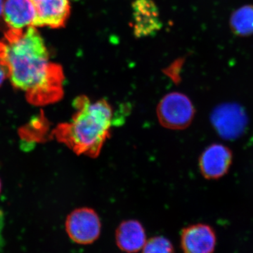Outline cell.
<instances>
[{
    "mask_svg": "<svg viewBox=\"0 0 253 253\" xmlns=\"http://www.w3.org/2000/svg\"><path fill=\"white\" fill-rule=\"evenodd\" d=\"M4 0H0V18L2 16L3 6H4Z\"/></svg>",
    "mask_w": 253,
    "mask_h": 253,
    "instance_id": "2e32d148",
    "label": "cell"
},
{
    "mask_svg": "<svg viewBox=\"0 0 253 253\" xmlns=\"http://www.w3.org/2000/svg\"><path fill=\"white\" fill-rule=\"evenodd\" d=\"M142 253H175L174 246L167 238L164 236H154L146 241Z\"/></svg>",
    "mask_w": 253,
    "mask_h": 253,
    "instance_id": "5bb4252c",
    "label": "cell"
},
{
    "mask_svg": "<svg viewBox=\"0 0 253 253\" xmlns=\"http://www.w3.org/2000/svg\"><path fill=\"white\" fill-rule=\"evenodd\" d=\"M232 163V153L224 145L208 146L200 158L201 173L208 179H217L227 173Z\"/></svg>",
    "mask_w": 253,
    "mask_h": 253,
    "instance_id": "9c48e42d",
    "label": "cell"
},
{
    "mask_svg": "<svg viewBox=\"0 0 253 253\" xmlns=\"http://www.w3.org/2000/svg\"><path fill=\"white\" fill-rule=\"evenodd\" d=\"M231 31L239 37L253 35V5L241 6L231 15L229 20Z\"/></svg>",
    "mask_w": 253,
    "mask_h": 253,
    "instance_id": "4fadbf2b",
    "label": "cell"
},
{
    "mask_svg": "<svg viewBox=\"0 0 253 253\" xmlns=\"http://www.w3.org/2000/svg\"><path fill=\"white\" fill-rule=\"evenodd\" d=\"M6 79H8V78L6 71H5L4 68L0 64V87L2 85L5 80Z\"/></svg>",
    "mask_w": 253,
    "mask_h": 253,
    "instance_id": "9a60e30c",
    "label": "cell"
},
{
    "mask_svg": "<svg viewBox=\"0 0 253 253\" xmlns=\"http://www.w3.org/2000/svg\"><path fill=\"white\" fill-rule=\"evenodd\" d=\"M36 12L33 26L64 28L71 16L70 0H31Z\"/></svg>",
    "mask_w": 253,
    "mask_h": 253,
    "instance_id": "8992f818",
    "label": "cell"
},
{
    "mask_svg": "<svg viewBox=\"0 0 253 253\" xmlns=\"http://www.w3.org/2000/svg\"><path fill=\"white\" fill-rule=\"evenodd\" d=\"M1 18L7 30L22 31L33 26L36 12L31 0H4Z\"/></svg>",
    "mask_w": 253,
    "mask_h": 253,
    "instance_id": "8fae6325",
    "label": "cell"
},
{
    "mask_svg": "<svg viewBox=\"0 0 253 253\" xmlns=\"http://www.w3.org/2000/svg\"><path fill=\"white\" fill-rule=\"evenodd\" d=\"M115 238L118 249L126 253L139 252L147 241L144 226L135 219L122 221L116 229Z\"/></svg>",
    "mask_w": 253,
    "mask_h": 253,
    "instance_id": "7c38bea8",
    "label": "cell"
},
{
    "mask_svg": "<svg viewBox=\"0 0 253 253\" xmlns=\"http://www.w3.org/2000/svg\"><path fill=\"white\" fill-rule=\"evenodd\" d=\"M66 231L76 244L90 245L101 235V220L97 213L91 208H78L68 214Z\"/></svg>",
    "mask_w": 253,
    "mask_h": 253,
    "instance_id": "277c9868",
    "label": "cell"
},
{
    "mask_svg": "<svg viewBox=\"0 0 253 253\" xmlns=\"http://www.w3.org/2000/svg\"><path fill=\"white\" fill-rule=\"evenodd\" d=\"M64 73L62 66L53 63L49 74L41 84L26 93V99L35 106H44L57 102L63 96Z\"/></svg>",
    "mask_w": 253,
    "mask_h": 253,
    "instance_id": "52a82bcc",
    "label": "cell"
},
{
    "mask_svg": "<svg viewBox=\"0 0 253 253\" xmlns=\"http://www.w3.org/2000/svg\"><path fill=\"white\" fill-rule=\"evenodd\" d=\"M211 122L219 135L226 139H235L244 132L248 118L241 106L236 104H224L214 109Z\"/></svg>",
    "mask_w": 253,
    "mask_h": 253,
    "instance_id": "5b68a950",
    "label": "cell"
},
{
    "mask_svg": "<svg viewBox=\"0 0 253 253\" xmlns=\"http://www.w3.org/2000/svg\"><path fill=\"white\" fill-rule=\"evenodd\" d=\"M194 115V105L182 93H169L158 105V121L161 126L168 129H185L191 125Z\"/></svg>",
    "mask_w": 253,
    "mask_h": 253,
    "instance_id": "3957f363",
    "label": "cell"
},
{
    "mask_svg": "<svg viewBox=\"0 0 253 253\" xmlns=\"http://www.w3.org/2000/svg\"><path fill=\"white\" fill-rule=\"evenodd\" d=\"M73 106L76 111L71 122L59 125L53 134L76 154L96 158L110 136L112 107L106 100L92 102L86 96H78Z\"/></svg>",
    "mask_w": 253,
    "mask_h": 253,
    "instance_id": "7a4b0ae2",
    "label": "cell"
},
{
    "mask_svg": "<svg viewBox=\"0 0 253 253\" xmlns=\"http://www.w3.org/2000/svg\"><path fill=\"white\" fill-rule=\"evenodd\" d=\"M53 62L44 39L34 26L6 30L0 41V64L15 89L27 93L49 74Z\"/></svg>",
    "mask_w": 253,
    "mask_h": 253,
    "instance_id": "6da1fadb",
    "label": "cell"
},
{
    "mask_svg": "<svg viewBox=\"0 0 253 253\" xmlns=\"http://www.w3.org/2000/svg\"><path fill=\"white\" fill-rule=\"evenodd\" d=\"M1 180H0V192H1Z\"/></svg>",
    "mask_w": 253,
    "mask_h": 253,
    "instance_id": "e0dca14e",
    "label": "cell"
},
{
    "mask_svg": "<svg viewBox=\"0 0 253 253\" xmlns=\"http://www.w3.org/2000/svg\"><path fill=\"white\" fill-rule=\"evenodd\" d=\"M216 243L215 232L207 224H193L181 232L180 246L184 253H213Z\"/></svg>",
    "mask_w": 253,
    "mask_h": 253,
    "instance_id": "ba28073f",
    "label": "cell"
},
{
    "mask_svg": "<svg viewBox=\"0 0 253 253\" xmlns=\"http://www.w3.org/2000/svg\"><path fill=\"white\" fill-rule=\"evenodd\" d=\"M133 31L138 38L151 36L161 29L159 11L152 0H135L132 4Z\"/></svg>",
    "mask_w": 253,
    "mask_h": 253,
    "instance_id": "30bf717a",
    "label": "cell"
}]
</instances>
